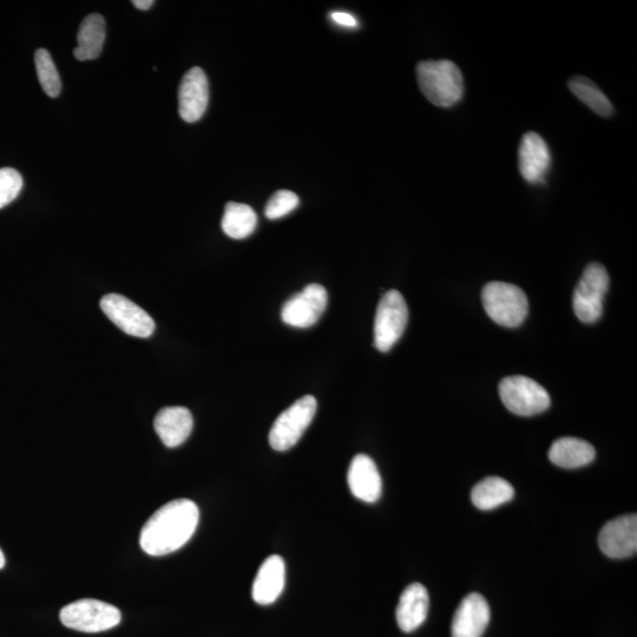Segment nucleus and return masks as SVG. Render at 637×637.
Instances as JSON below:
<instances>
[{
	"instance_id": "obj_1",
	"label": "nucleus",
	"mask_w": 637,
	"mask_h": 637,
	"mask_svg": "<svg viewBox=\"0 0 637 637\" xmlns=\"http://www.w3.org/2000/svg\"><path fill=\"white\" fill-rule=\"evenodd\" d=\"M200 511L190 499L181 498L163 505L143 525L140 545L150 556L174 553L194 535Z\"/></svg>"
},
{
	"instance_id": "obj_2",
	"label": "nucleus",
	"mask_w": 637,
	"mask_h": 637,
	"mask_svg": "<svg viewBox=\"0 0 637 637\" xmlns=\"http://www.w3.org/2000/svg\"><path fill=\"white\" fill-rule=\"evenodd\" d=\"M417 80L426 100L437 107L450 108L462 100L463 75L451 61L420 62L417 65Z\"/></svg>"
},
{
	"instance_id": "obj_3",
	"label": "nucleus",
	"mask_w": 637,
	"mask_h": 637,
	"mask_svg": "<svg viewBox=\"0 0 637 637\" xmlns=\"http://www.w3.org/2000/svg\"><path fill=\"white\" fill-rule=\"evenodd\" d=\"M482 301L485 312L498 325L517 327L527 318V295L515 285L507 282H490L483 288Z\"/></svg>"
},
{
	"instance_id": "obj_4",
	"label": "nucleus",
	"mask_w": 637,
	"mask_h": 637,
	"mask_svg": "<svg viewBox=\"0 0 637 637\" xmlns=\"http://www.w3.org/2000/svg\"><path fill=\"white\" fill-rule=\"evenodd\" d=\"M63 625L82 633H101L120 625L122 616L113 604L93 599L72 602L59 613Z\"/></svg>"
},
{
	"instance_id": "obj_5",
	"label": "nucleus",
	"mask_w": 637,
	"mask_h": 637,
	"mask_svg": "<svg viewBox=\"0 0 637 637\" xmlns=\"http://www.w3.org/2000/svg\"><path fill=\"white\" fill-rule=\"evenodd\" d=\"M499 397L510 412L523 417L540 415L551 403L548 391L524 376L504 378L499 384Z\"/></svg>"
},
{
	"instance_id": "obj_6",
	"label": "nucleus",
	"mask_w": 637,
	"mask_h": 637,
	"mask_svg": "<svg viewBox=\"0 0 637 637\" xmlns=\"http://www.w3.org/2000/svg\"><path fill=\"white\" fill-rule=\"evenodd\" d=\"M317 399L305 396L281 413L269 432V444L275 451L284 452L300 441L317 412Z\"/></svg>"
},
{
	"instance_id": "obj_7",
	"label": "nucleus",
	"mask_w": 637,
	"mask_h": 637,
	"mask_svg": "<svg viewBox=\"0 0 637 637\" xmlns=\"http://www.w3.org/2000/svg\"><path fill=\"white\" fill-rule=\"evenodd\" d=\"M409 320V308L402 294L396 290L386 292L380 300L374 319V346L380 352H389L402 338Z\"/></svg>"
},
{
	"instance_id": "obj_8",
	"label": "nucleus",
	"mask_w": 637,
	"mask_h": 637,
	"mask_svg": "<svg viewBox=\"0 0 637 637\" xmlns=\"http://www.w3.org/2000/svg\"><path fill=\"white\" fill-rule=\"evenodd\" d=\"M608 287L609 275L601 264L593 262L584 269L573 300L576 317L582 323L593 324L601 318Z\"/></svg>"
},
{
	"instance_id": "obj_9",
	"label": "nucleus",
	"mask_w": 637,
	"mask_h": 637,
	"mask_svg": "<svg viewBox=\"0 0 637 637\" xmlns=\"http://www.w3.org/2000/svg\"><path fill=\"white\" fill-rule=\"evenodd\" d=\"M101 308L104 314L129 336L149 338L155 331L153 318L121 294L105 295L101 300Z\"/></svg>"
},
{
	"instance_id": "obj_10",
	"label": "nucleus",
	"mask_w": 637,
	"mask_h": 637,
	"mask_svg": "<svg viewBox=\"0 0 637 637\" xmlns=\"http://www.w3.org/2000/svg\"><path fill=\"white\" fill-rule=\"evenodd\" d=\"M328 295L324 286L308 285L285 302L281 319L288 326L308 328L317 324L326 311Z\"/></svg>"
},
{
	"instance_id": "obj_11",
	"label": "nucleus",
	"mask_w": 637,
	"mask_h": 637,
	"mask_svg": "<svg viewBox=\"0 0 637 637\" xmlns=\"http://www.w3.org/2000/svg\"><path fill=\"white\" fill-rule=\"evenodd\" d=\"M599 545L610 558H627L637 551V516L626 515L609 521L601 530Z\"/></svg>"
},
{
	"instance_id": "obj_12",
	"label": "nucleus",
	"mask_w": 637,
	"mask_h": 637,
	"mask_svg": "<svg viewBox=\"0 0 637 637\" xmlns=\"http://www.w3.org/2000/svg\"><path fill=\"white\" fill-rule=\"evenodd\" d=\"M209 102L208 78L201 68L190 69L179 88V113L183 121L194 123L205 115Z\"/></svg>"
},
{
	"instance_id": "obj_13",
	"label": "nucleus",
	"mask_w": 637,
	"mask_h": 637,
	"mask_svg": "<svg viewBox=\"0 0 637 637\" xmlns=\"http://www.w3.org/2000/svg\"><path fill=\"white\" fill-rule=\"evenodd\" d=\"M490 617L488 601L481 594H469L453 616L452 637H482L489 626Z\"/></svg>"
},
{
	"instance_id": "obj_14",
	"label": "nucleus",
	"mask_w": 637,
	"mask_h": 637,
	"mask_svg": "<svg viewBox=\"0 0 637 637\" xmlns=\"http://www.w3.org/2000/svg\"><path fill=\"white\" fill-rule=\"evenodd\" d=\"M348 487L352 495L366 503H376L383 492L382 476L376 463L366 455L352 459L347 474Z\"/></svg>"
},
{
	"instance_id": "obj_15",
	"label": "nucleus",
	"mask_w": 637,
	"mask_h": 637,
	"mask_svg": "<svg viewBox=\"0 0 637 637\" xmlns=\"http://www.w3.org/2000/svg\"><path fill=\"white\" fill-rule=\"evenodd\" d=\"M518 164L523 179L529 183H538L547 176L551 155L547 142L536 133L523 136L520 150H518Z\"/></svg>"
},
{
	"instance_id": "obj_16",
	"label": "nucleus",
	"mask_w": 637,
	"mask_h": 637,
	"mask_svg": "<svg viewBox=\"0 0 637 637\" xmlns=\"http://www.w3.org/2000/svg\"><path fill=\"white\" fill-rule=\"evenodd\" d=\"M194 419L187 407H164L157 413L154 428L167 448H177L185 443L193 431Z\"/></svg>"
},
{
	"instance_id": "obj_17",
	"label": "nucleus",
	"mask_w": 637,
	"mask_h": 637,
	"mask_svg": "<svg viewBox=\"0 0 637 637\" xmlns=\"http://www.w3.org/2000/svg\"><path fill=\"white\" fill-rule=\"evenodd\" d=\"M286 583V564L284 558L272 555L266 558L256 574L252 596L256 603L268 606L279 599Z\"/></svg>"
},
{
	"instance_id": "obj_18",
	"label": "nucleus",
	"mask_w": 637,
	"mask_h": 637,
	"mask_svg": "<svg viewBox=\"0 0 637 637\" xmlns=\"http://www.w3.org/2000/svg\"><path fill=\"white\" fill-rule=\"evenodd\" d=\"M430 597L428 590L420 583H412L400 596L396 610L397 623L405 633L415 632L428 617Z\"/></svg>"
},
{
	"instance_id": "obj_19",
	"label": "nucleus",
	"mask_w": 637,
	"mask_h": 637,
	"mask_svg": "<svg viewBox=\"0 0 637 637\" xmlns=\"http://www.w3.org/2000/svg\"><path fill=\"white\" fill-rule=\"evenodd\" d=\"M595 456L593 445L574 437L557 439L549 450L551 463L563 469L582 468L593 462Z\"/></svg>"
},
{
	"instance_id": "obj_20",
	"label": "nucleus",
	"mask_w": 637,
	"mask_h": 637,
	"mask_svg": "<svg viewBox=\"0 0 637 637\" xmlns=\"http://www.w3.org/2000/svg\"><path fill=\"white\" fill-rule=\"evenodd\" d=\"M105 21L98 13L84 18L77 35V48L74 50V56L77 61H93L101 56L103 45L105 42Z\"/></svg>"
},
{
	"instance_id": "obj_21",
	"label": "nucleus",
	"mask_w": 637,
	"mask_h": 637,
	"mask_svg": "<svg viewBox=\"0 0 637 637\" xmlns=\"http://www.w3.org/2000/svg\"><path fill=\"white\" fill-rule=\"evenodd\" d=\"M515 496L514 487L501 477H488L475 485L471 501L481 510H492L508 503Z\"/></svg>"
},
{
	"instance_id": "obj_22",
	"label": "nucleus",
	"mask_w": 637,
	"mask_h": 637,
	"mask_svg": "<svg viewBox=\"0 0 637 637\" xmlns=\"http://www.w3.org/2000/svg\"><path fill=\"white\" fill-rule=\"evenodd\" d=\"M258 225V215L245 203L228 202L221 221L223 233L234 240L251 236Z\"/></svg>"
},
{
	"instance_id": "obj_23",
	"label": "nucleus",
	"mask_w": 637,
	"mask_h": 637,
	"mask_svg": "<svg viewBox=\"0 0 637 637\" xmlns=\"http://www.w3.org/2000/svg\"><path fill=\"white\" fill-rule=\"evenodd\" d=\"M569 89L597 115L607 117L613 114V105L609 102L608 97L588 78L581 76L571 78Z\"/></svg>"
},
{
	"instance_id": "obj_24",
	"label": "nucleus",
	"mask_w": 637,
	"mask_h": 637,
	"mask_svg": "<svg viewBox=\"0 0 637 637\" xmlns=\"http://www.w3.org/2000/svg\"><path fill=\"white\" fill-rule=\"evenodd\" d=\"M35 63L38 80L45 94L51 98L58 97L62 91V81L48 50L38 49L35 54Z\"/></svg>"
},
{
	"instance_id": "obj_25",
	"label": "nucleus",
	"mask_w": 637,
	"mask_h": 637,
	"mask_svg": "<svg viewBox=\"0 0 637 637\" xmlns=\"http://www.w3.org/2000/svg\"><path fill=\"white\" fill-rule=\"evenodd\" d=\"M300 200L297 194L290 190H279L268 200L265 215L269 220H278L293 212L299 206Z\"/></svg>"
},
{
	"instance_id": "obj_26",
	"label": "nucleus",
	"mask_w": 637,
	"mask_h": 637,
	"mask_svg": "<svg viewBox=\"0 0 637 637\" xmlns=\"http://www.w3.org/2000/svg\"><path fill=\"white\" fill-rule=\"evenodd\" d=\"M23 189V177L16 169H0V209L15 201Z\"/></svg>"
},
{
	"instance_id": "obj_27",
	"label": "nucleus",
	"mask_w": 637,
	"mask_h": 637,
	"mask_svg": "<svg viewBox=\"0 0 637 637\" xmlns=\"http://www.w3.org/2000/svg\"><path fill=\"white\" fill-rule=\"evenodd\" d=\"M333 22L345 28H357L358 21L351 13L347 12H333L331 15Z\"/></svg>"
},
{
	"instance_id": "obj_28",
	"label": "nucleus",
	"mask_w": 637,
	"mask_h": 637,
	"mask_svg": "<svg viewBox=\"0 0 637 637\" xmlns=\"http://www.w3.org/2000/svg\"><path fill=\"white\" fill-rule=\"evenodd\" d=\"M155 2L153 0H134L133 5L136 9L147 11L153 6Z\"/></svg>"
},
{
	"instance_id": "obj_29",
	"label": "nucleus",
	"mask_w": 637,
	"mask_h": 637,
	"mask_svg": "<svg viewBox=\"0 0 637 637\" xmlns=\"http://www.w3.org/2000/svg\"><path fill=\"white\" fill-rule=\"evenodd\" d=\"M5 567V556L3 554V551L0 550V569H3Z\"/></svg>"
}]
</instances>
